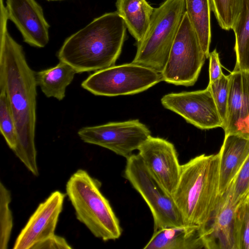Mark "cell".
<instances>
[{
	"label": "cell",
	"instance_id": "1",
	"mask_svg": "<svg viewBox=\"0 0 249 249\" xmlns=\"http://www.w3.org/2000/svg\"><path fill=\"white\" fill-rule=\"evenodd\" d=\"M6 8L0 7V90L6 92L15 122L17 144L13 151L28 170L39 174L35 146L36 83L23 48L9 34Z\"/></svg>",
	"mask_w": 249,
	"mask_h": 249
},
{
	"label": "cell",
	"instance_id": "2",
	"mask_svg": "<svg viewBox=\"0 0 249 249\" xmlns=\"http://www.w3.org/2000/svg\"><path fill=\"white\" fill-rule=\"evenodd\" d=\"M126 28L117 12L106 13L68 37L57 57L77 73L114 66L121 53Z\"/></svg>",
	"mask_w": 249,
	"mask_h": 249
},
{
	"label": "cell",
	"instance_id": "3",
	"mask_svg": "<svg viewBox=\"0 0 249 249\" xmlns=\"http://www.w3.org/2000/svg\"><path fill=\"white\" fill-rule=\"evenodd\" d=\"M219 154L196 156L181 165L173 198L185 225L198 227L209 217L219 194Z\"/></svg>",
	"mask_w": 249,
	"mask_h": 249
},
{
	"label": "cell",
	"instance_id": "4",
	"mask_svg": "<svg viewBox=\"0 0 249 249\" xmlns=\"http://www.w3.org/2000/svg\"><path fill=\"white\" fill-rule=\"evenodd\" d=\"M101 186V182L86 170L78 169L67 182L66 195L77 219L95 237L104 241L115 240L121 236L122 229Z\"/></svg>",
	"mask_w": 249,
	"mask_h": 249
},
{
	"label": "cell",
	"instance_id": "5",
	"mask_svg": "<svg viewBox=\"0 0 249 249\" xmlns=\"http://www.w3.org/2000/svg\"><path fill=\"white\" fill-rule=\"evenodd\" d=\"M186 11L185 0H166L154 8L148 28L137 42V52L132 63L161 73Z\"/></svg>",
	"mask_w": 249,
	"mask_h": 249
},
{
	"label": "cell",
	"instance_id": "6",
	"mask_svg": "<svg viewBox=\"0 0 249 249\" xmlns=\"http://www.w3.org/2000/svg\"><path fill=\"white\" fill-rule=\"evenodd\" d=\"M124 177L147 204L153 218L154 231L185 225L173 197L151 176L138 154L126 159Z\"/></svg>",
	"mask_w": 249,
	"mask_h": 249
},
{
	"label": "cell",
	"instance_id": "7",
	"mask_svg": "<svg viewBox=\"0 0 249 249\" xmlns=\"http://www.w3.org/2000/svg\"><path fill=\"white\" fill-rule=\"evenodd\" d=\"M161 81L160 73L131 62L97 71L81 86L95 95L117 96L142 92Z\"/></svg>",
	"mask_w": 249,
	"mask_h": 249
},
{
	"label": "cell",
	"instance_id": "8",
	"mask_svg": "<svg viewBox=\"0 0 249 249\" xmlns=\"http://www.w3.org/2000/svg\"><path fill=\"white\" fill-rule=\"evenodd\" d=\"M206 58L185 11L167 62L161 72L162 80L175 85H194Z\"/></svg>",
	"mask_w": 249,
	"mask_h": 249
},
{
	"label": "cell",
	"instance_id": "9",
	"mask_svg": "<svg viewBox=\"0 0 249 249\" xmlns=\"http://www.w3.org/2000/svg\"><path fill=\"white\" fill-rule=\"evenodd\" d=\"M84 142L109 149L126 159L151 135L148 128L138 119L80 128Z\"/></svg>",
	"mask_w": 249,
	"mask_h": 249
},
{
	"label": "cell",
	"instance_id": "10",
	"mask_svg": "<svg viewBox=\"0 0 249 249\" xmlns=\"http://www.w3.org/2000/svg\"><path fill=\"white\" fill-rule=\"evenodd\" d=\"M162 105L202 129L223 127V122L210 90L171 93L161 99Z\"/></svg>",
	"mask_w": 249,
	"mask_h": 249
},
{
	"label": "cell",
	"instance_id": "11",
	"mask_svg": "<svg viewBox=\"0 0 249 249\" xmlns=\"http://www.w3.org/2000/svg\"><path fill=\"white\" fill-rule=\"evenodd\" d=\"M138 150L148 172L173 197L181 166L174 145L166 140L150 135Z\"/></svg>",
	"mask_w": 249,
	"mask_h": 249
},
{
	"label": "cell",
	"instance_id": "12",
	"mask_svg": "<svg viewBox=\"0 0 249 249\" xmlns=\"http://www.w3.org/2000/svg\"><path fill=\"white\" fill-rule=\"evenodd\" d=\"M236 207L229 188L219 195L208 220L199 227L204 249H237Z\"/></svg>",
	"mask_w": 249,
	"mask_h": 249
},
{
	"label": "cell",
	"instance_id": "13",
	"mask_svg": "<svg viewBox=\"0 0 249 249\" xmlns=\"http://www.w3.org/2000/svg\"><path fill=\"white\" fill-rule=\"evenodd\" d=\"M65 197L64 194L55 191L38 205L18 236L14 249H32L54 234Z\"/></svg>",
	"mask_w": 249,
	"mask_h": 249
},
{
	"label": "cell",
	"instance_id": "14",
	"mask_svg": "<svg viewBox=\"0 0 249 249\" xmlns=\"http://www.w3.org/2000/svg\"><path fill=\"white\" fill-rule=\"evenodd\" d=\"M8 19L20 32L23 40L30 46L44 47L49 40L50 25L41 6L35 0H6Z\"/></svg>",
	"mask_w": 249,
	"mask_h": 249
},
{
	"label": "cell",
	"instance_id": "15",
	"mask_svg": "<svg viewBox=\"0 0 249 249\" xmlns=\"http://www.w3.org/2000/svg\"><path fill=\"white\" fill-rule=\"evenodd\" d=\"M229 92L225 134L249 139V71H232L229 75Z\"/></svg>",
	"mask_w": 249,
	"mask_h": 249
},
{
	"label": "cell",
	"instance_id": "16",
	"mask_svg": "<svg viewBox=\"0 0 249 249\" xmlns=\"http://www.w3.org/2000/svg\"><path fill=\"white\" fill-rule=\"evenodd\" d=\"M219 194L229 188L249 155V139L225 134L219 152Z\"/></svg>",
	"mask_w": 249,
	"mask_h": 249
},
{
	"label": "cell",
	"instance_id": "17",
	"mask_svg": "<svg viewBox=\"0 0 249 249\" xmlns=\"http://www.w3.org/2000/svg\"><path fill=\"white\" fill-rule=\"evenodd\" d=\"M204 248L199 227L184 225L154 231L143 249H198Z\"/></svg>",
	"mask_w": 249,
	"mask_h": 249
},
{
	"label": "cell",
	"instance_id": "18",
	"mask_svg": "<svg viewBox=\"0 0 249 249\" xmlns=\"http://www.w3.org/2000/svg\"><path fill=\"white\" fill-rule=\"evenodd\" d=\"M117 12L137 42L145 35L154 8L146 0H117Z\"/></svg>",
	"mask_w": 249,
	"mask_h": 249
},
{
	"label": "cell",
	"instance_id": "19",
	"mask_svg": "<svg viewBox=\"0 0 249 249\" xmlns=\"http://www.w3.org/2000/svg\"><path fill=\"white\" fill-rule=\"evenodd\" d=\"M76 73L71 66L60 61L54 67L35 72V78L37 86L46 97L60 101L64 98L66 88Z\"/></svg>",
	"mask_w": 249,
	"mask_h": 249
},
{
	"label": "cell",
	"instance_id": "20",
	"mask_svg": "<svg viewBox=\"0 0 249 249\" xmlns=\"http://www.w3.org/2000/svg\"><path fill=\"white\" fill-rule=\"evenodd\" d=\"M186 12L195 30L206 58L211 40L210 0H185Z\"/></svg>",
	"mask_w": 249,
	"mask_h": 249
},
{
	"label": "cell",
	"instance_id": "21",
	"mask_svg": "<svg viewBox=\"0 0 249 249\" xmlns=\"http://www.w3.org/2000/svg\"><path fill=\"white\" fill-rule=\"evenodd\" d=\"M235 34L236 61L233 71H249V0H242L232 27Z\"/></svg>",
	"mask_w": 249,
	"mask_h": 249
},
{
	"label": "cell",
	"instance_id": "22",
	"mask_svg": "<svg viewBox=\"0 0 249 249\" xmlns=\"http://www.w3.org/2000/svg\"><path fill=\"white\" fill-rule=\"evenodd\" d=\"M242 0H210L211 10L222 29L226 31L232 29L239 13Z\"/></svg>",
	"mask_w": 249,
	"mask_h": 249
},
{
	"label": "cell",
	"instance_id": "23",
	"mask_svg": "<svg viewBox=\"0 0 249 249\" xmlns=\"http://www.w3.org/2000/svg\"><path fill=\"white\" fill-rule=\"evenodd\" d=\"M11 195L9 190L0 182V249H6L11 236L13 216L10 208Z\"/></svg>",
	"mask_w": 249,
	"mask_h": 249
},
{
	"label": "cell",
	"instance_id": "24",
	"mask_svg": "<svg viewBox=\"0 0 249 249\" xmlns=\"http://www.w3.org/2000/svg\"><path fill=\"white\" fill-rule=\"evenodd\" d=\"M0 130L8 146L13 151L17 144L15 122L7 96L4 90L0 94Z\"/></svg>",
	"mask_w": 249,
	"mask_h": 249
},
{
	"label": "cell",
	"instance_id": "25",
	"mask_svg": "<svg viewBox=\"0 0 249 249\" xmlns=\"http://www.w3.org/2000/svg\"><path fill=\"white\" fill-rule=\"evenodd\" d=\"M235 221L237 249H249V194L236 207Z\"/></svg>",
	"mask_w": 249,
	"mask_h": 249
},
{
	"label": "cell",
	"instance_id": "26",
	"mask_svg": "<svg viewBox=\"0 0 249 249\" xmlns=\"http://www.w3.org/2000/svg\"><path fill=\"white\" fill-rule=\"evenodd\" d=\"M211 91L220 116L224 128L227 120V105L229 92V78L223 73L218 79L209 82L207 87Z\"/></svg>",
	"mask_w": 249,
	"mask_h": 249
},
{
	"label": "cell",
	"instance_id": "27",
	"mask_svg": "<svg viewBox=\"0 0 249 249\" xmlns=\"http://www.w3.org/2000/svg\"><path fill=\"white\" fill-rule=\"evenodd\" d=\"M229 188L232 201L237 206L249 194V155Z\"/></svg>",
	"mask_w": 249,
	"mask_h": 249
},
{
	"label": "cell",
	"instance_id": "28",
	"mask_svg": "<svg viewBox=\"0 0 249 249\" xmlns=\"http://www.w3.org/2000/svg\"><path fill=\"white\" fill-rule=\"evenodd\" d=\"M71 248L65 238L54 234L36 244L32 249H71Z\"/></svg>",
	"mask_w": 249,
	"mask_h": 249
},
{
	"label": "cell",
	"instance_id": "29",
	"mask_svg": "<svg viewBox=\"0 0 249 249\" xmlns=\"http://www.w3.org/2000/svg\"><path fill=\"white\" fill-rule=\"evenodd\" d=\"M209 82L219 79L223 74L219 54L216 50L210 53Z\"/></svg>",
	"mask_w": 249,
	"mask_h": 249
},
{
	"label": "cell",
	"instance_id": "30",
	"mask_svg": "<svg viewBox=\"0 0 249 249\" xmlns=\"http://www.w3.org/2000/svg\"><path fill=\"white\" fill-rule=\"evenodd\" d=\"M49 0V1H56V0Z\"/></svg>",
	"mask_w": 249,
	"mask_h": 249
}]
</instances>
